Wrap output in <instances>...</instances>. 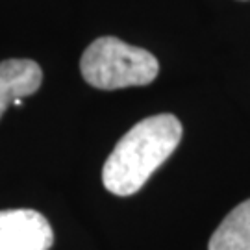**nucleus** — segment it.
<instances>
[{"label":"nucleus","instance_id":"1","mask_svg":"<svg viewBox=\"0 0 250 250\" xmlns=\"http://www.w3.org/2000/svg\"><path fill=\"white\" fill-rule=\"evenodd\" d=\"M182 123L170 113L146 117L130 128L107 156L104 188L117 197L137 193L182 141Z\"/></svg>","mask_w":250,"mask_h":250},{"label":"nucleus","instance_id":"3","mask_svg":"<svg viewBox=\"0 0 250 250\" xmlns=\"http://www.w3.org/2000/svg\"><path fill=\"white\" fill-rule=\"evenodd\" d=\"M54 232L36 209L0 211V250H50Z\"/></svg>","mask_w":250,"mask_h":250},{"label":"nucleus","instance_id":"4","mask_svg":"<svg viewBox=\"0 0 250 250\" xmlns=\"http://www.w3.org/2000/svg\"><path fill=\"white\" fill-rule=\"evenodd\" d=\"M43 82V71L34 60L0 62V117L15 100L37 93Z\"/></svg>","mask_w":250,"mask_h":250},{"label":"nucleus","instance_id":"2","mask_svg":"<svg viewBox=\"0 0 250 250\" xmlns=\"http://www.w3.org/2000/svg\"><path fill=\"white\" fill-rule=\"evenodd\" d=\"M80 72L93 87L115 91L154 82L160 72V63L148 50L106 36L95 39L83 50Z\"/></svg>","mask_w":250,"mask_h":250},{"label":"nucleus","instance_id":"5","mask_svg":"<svg viewBox=\"0 0 250 250\" xmlns=\"http://www.w3.org/2000/svg\"><path fill=\"white\" fill-rule=\"evenodd\" d=\"M209 250H250V198L235 206L213 232Z\"/></svg>","mask_w":250,"mask_h":250}]
</instances>
